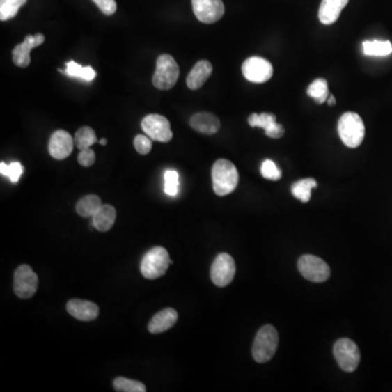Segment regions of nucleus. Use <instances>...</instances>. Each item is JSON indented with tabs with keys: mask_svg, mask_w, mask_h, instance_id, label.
Masks as SVG:
<instances>
[{
	"mask_svg": "<svg viewBox=\"0 0 392 392\" xmlns=\"http://www.w3.org/2000/svg\"><path fill=\"white\" fill-rule=\"evenodd\" d=\"M279 343V336L274 326H262L255 337L253 343L252 354L258 363H267L272 360Z\"/></svg>",
	"mask_w": 392,
	"mask_h": 392,
	"instance_id": "2",
	"label": "nucleus"
},
{
	"mask_svg": "<svg viewBox=\"0 0 392 392\" xmlns=\"http://www.w3.org/2000/svg\"><path fill=\"white\" fill-rule=\"evenodd\" d=\"M297 268L301 275L312 283H325L330 277V268L327 262L314 255L301 256L297 262Z\"/></svg>",
	"mask_w": 392,
	"mask_h": 392,
	"instance_id": "7",
	"label": "nucleus"
},
{
	"mask_svg": "<svg viewBox=\"0 0 392 392\" xmlns=\"http://www.w3.org/2000/svg\"><path fill=\"white\" fill-rule=\"evenodd\" d=\"M24 168L19 162H13L10 165H6L5 163L0 164V173L5 177L9 178L11 182L17 183L20 180Z\"/></svg>",
	"mask_w": 392,
	"mask_h": 392,
	"instance_id": "30",
	"label": "nucleus"
},
{
	"mask_svg": "<svg viewBox=\"0 0 392 392\" xmlns=\"http://www.w3.org/2000/svg\"><path fill=\"white\" fill-rule=\"evenodd\" d=\"M327 103H328V105H329V106L335 105V104H336L335 96L329 95V97H328V100H327Z\"/></svg>",
	"mask_w": 392,
	"mask_h": 392,
	"instance_id": "36",
	"label": "nucleus"
},
{
	"mask_svg": "<svg viewBox=\"0 0 392 392\" xmlns=\"http://www.w3.org/2000/svg\"><path fill=\"white\" fill-rule=\"evenodd\" d=\"M38 287V277L29 265L17 268L13 278V291L20 299H30L36 295Z\"/></svg>",
	"mask_w": 392,
	"mask_h": 392,
	"instance_id": "8",
	"label": "nucleus"
},
{
	"mask_svg": "<svg viewBox=\"0 0 392 392\" xmlns=\"http://www.w3.org/2000/svg\"><path fill=\"white\" fill-rule=\"evenodd\" d=\"M96 156L94 150L91 148H85L81 150L80 154L78 156V162L83 167H91L95 163Z\"/></svg>",
	"mask_w": 392,
	"mask_h": 392,
	"instance_id": "34",
	"label": "nucleus"
},
{
	"mask_svg": "<svg viewBox=\"0 0 392 392\" xmlns=\"http://www.w3.org/2000/svg\"><path fill=\"white\" fill-rule=\"evenodd\" d=\"M362 46L366 56L384 57L392 53V44L389 40H366Z\"/></svg>",
	"mask_w": 392,
	"mask_h": 392,
	"instance_id": "24",
	"label": "nucleus"
},
{
	"mask_svg": "<svg viewBox=\"0 0 392 392\" xmlns=\"http://www.w3.org/2000/svg\"><path fill=\"white\" fill-rule=\"evenodd\" d=\"M192 7L195 17L205 24L216 23L225 15L223 0H192Z\"/></svg>",
	"mask_w": 392,
	"mask_h": 392,
	"instance_id": "11",
	"label": "nucleus"
},
{
	"mask_svg": "<svg viewBox=\"0 0 392 392\" xmlns=\"http://www.w3.org/2000/svg\"><path fill=\"white\" fill-rule=\"evenodd\" d=\"M61 72L65 73L72 78L82 79V80L88 81V82L94 80L96 77L95 70L92 67H90V65L83 67V65H79L75 61H69L67 63L65 70H61Z\"/></svg>",
	"mask_w": 392,
	"mask_h": 392,
	"instance_id": "25",
	"label": "nucleus"
},
{
	"mask_svg": "<svg viewBox=\"0 0 392 392\" xmlns=\"http://www.w3.org/2000/svg\"><path fill=\"white\" fill-rule=\"evenodd\" d=\"M45 36L38 33L36 36H28L24 42L15 46L13 50V61L17 67L26 68L31 63V50L42 45Z\"/></svg>",
	"mask_w": 392,
	"mask_h": 392,
	"instance_id": "14",
	"label": "nucleus"
},
{
	"mask_svg": "<svg viewBox=\"0 0 392 392\" xmlns=\"http://www.w3.org/2000/svg\"><path fill=\"white\" fill-rule=\"evenodd\" d=\"M100 10L106 15H113L117 10V3L115 0H93Z\"/></svg>",
	"mask_w": 392,
	"mask_h": 392,
	"instance_id": "35",
	"label": "nucleus"
},
{
	"mask_svg": "<svg viewBox=\"0 0 392 392\" xmlns=\"http://www.w3.org/2000/svg\"><path fill=\"white\" fill-rule=\"evenodd\" d=\"M249 125L252 127H262L268 138L280 139L285 134L283 125L276 121V116L272 113H252L248 119Z\"/></svg>",
	"mask_w": 392,
	"mask_h": 392,
	"instance_id": "15",
	"label": "nucleus"
},
{
	"mask_svg": "<svg viewBox=\"0 0 392 392\" xmlns=\"http://www.w3.org/2000/svg\"><path fill=\"white\" fill-rule=\"evenodd\" d=\"M308 95L320 105L327 102L328 97H329L327 81L325 79H316L308 86Z\"/></svg>",
	"mask_w": 392,
	"mask_h": 392,
	"instance_id": "26",
	"label": "nucleus"
},
{
	"mask_svg": "<svg viewBox=\"0 0 392 392\" xmlns=\"http://www.w3.org/2000/svg\"><path fill=\"white\" fill-rule=\"evenodd\" d=\"M349 0H322L318 10V18L322 24H334L339 19Z\"/></svg>",
	"mask_w": 392,
	"mask_h": 392,
	"instance_id": "17",
	"label": "nucleus"
},
{
	"mask_svg": "<svg viewBox=\"0 0 392 392\" xmlns=\"http://www.w3.org/2000/svg\"><path fill=\"white\" fill-rule=\"evenodd\" d=\"M334 355L341 370L352 373L361 362V351L356 343L347 338L338 340L334 347Z\"/></svg>",
	"mask_w": 392,
	"mask_h": 392,
	"instance_id": "6",
	"label": "nucleus"
},
{
	"mask_svg": "<svg viewBox=\"0 0 392 392\" xmlns=\"http://www.w3.org/2000/svg\"><path fill=\"white\" fill-rule=\"evenodd\" d=\"M97 142L95 131L90 127H82L77 131L75 135V144L79 150L91 148V146Z\"/></svg>",
	"mask_w": 392,
	"mask_h": 392,
	"instance_id": "27",
	"label": "nucleus"
},
{
	"mask_svg": "<svg viewBox=\"0 0 392 392\" xmlns=\"http://www.w3.org/2000/svg\"><path fill=\"white\" fill-rule=\"evenodd\" d=\"M338 133L345 146L359 148L365 136V125L362 118L355 113H343L338 123Z\"/></svg>",
	"mask_w": 392,
	"mask_h": 392,
	"instance_id": "3",
	"label": "nucleus"
},
{
	"mask_svg": "<svg viewBox=\"0 0 392 392\" xmlns=\"http://www.w3.org/2000/svg\"><path fill=\"white\" fill-rule=\"evenodd\" d=\"M178 320L177 311L173 308H165L152 316L148 324V330L150 334H162L173 327Z\"/></svg>",
	"mask_w": 392,
	"mask_h": 392,
	"instance_id": "18",
	"label": "nucleus"
},
{
	"mask_svg": "<svg viewBox=\"0 0 392 392\" xmlns=\"http://www.w3.org/2000/svg\"><path fill=\"white\" fill-rule=\"evenodd\" d=\"M192 129L203 134H215L219 131L220 121L217 116L210 113H198L190 119Z\"/></svg>",
	"mask_w": 392,
	"mask_h": 392,
	"instance_id": "19",
	"label": "nucleus"
},
{
	"mask_svg": "<svg viewBox=\"0 0 392 392\" xmlns=\"http://www.w3.org/2000/svg\"><path fill=\"white\" fill-rule=\"evenodd\" d=\"M102 206H103L102 200L97 195L90 194L79 201L75 210L81 217L88 218L95 215Z\"/></svg>",
	"mask_w": 392,
	"mask_h": 392,
	"instance_id": "22",
	"label": "nucleus"
},
{
	"mask_svg": "<svg viewBox=\"0 0 392 392\" xmlns=\"http://www.w3.org/2000/svg\"><path fill=\"white\" fill-rule=\"evenodd\" d=\"M235 275V262L231 255L227 253H220L217 255L212 268H210V278L214 285L217 287H227L233 283Z\"/></svg>",
	"mask_w": 392,
	"mask_h": 392,
	"instance_id": "9",
	"label": "nucleus"
},
{
	"mask_svg": "<svg viewBox=\"0 0 392 392\" xmlns=\"http://www.w3.org/2000/svg\"><path fill=\"white\" fill-rule=\"evenodd\" d=\"M317 185L315 179L306 178V179H302V180L293 183L291 192L297 200L303 203H308L311 200V196H312L313 189L317 187Z\"/></svg>",
	"mask_w": 392,
	"mask_h": 392,
	"instance_id": "23",
	"label": "nucleus"
},
{
	"mask_svg": "<svg viewBox=\"0 0 392 392\" xmlns=\"http://www.w3.org/2000/svg\"><path fill=\"white\" fill-rule=\"evenodd\" d=\"M142 130L152 141L167 143L173 139V131L169 120L162 115L146 116L142 120Z\"/></svg>",
	"mask_w": 392,
	"mask_h": 392,
	"instance_id": "10",
	"label": "nucleus"
},
{
	"mask_svg": "<svg viewBox=\"0 0 392 392\" xmlns=\"http://www.w3.org/2000/svg\"><path fill=\"white\" fill-rule=\"evenodd\" d=\"M113 388L118 392H145L146 387L138 380L127 379L125 377L116 378Z\"/></svg>",
	"mask_w": 392,
	"mask_h": 392,
	"instance_id": "29",
	"label": "nucleus"
},
{
	"mask_svg": "<svg viewBox=\"0 0 392 392\" xmlns=\"http://www.w3.org/2000/svg\"><path fill=\"white\" fill-rule=\"evenodd\" d=\"M260 173L265 179L272 181L280 180L281 175H283L281 170L270 159H266L262 162V167H260Z\"/></svg>",
	"mask_w": 392,
	"mask_h": 392,
	"instance_id": "32",
	"label": "nucleus"
},
{
	"mask_svg": "<svg viewBox=\"0 0 392 392\" xmlns=\"http://www.w3.org/2000/svg\"><path fill=\"white\" fill-rule=\"evenodd\" d=\"M242 73L252 83H265L272 79L274 68L264 58L250 57L243 63Z\"/></svg>",
	"mask_w": 392,
	"mask_h": 392,
	"instance_id": "12",
	"label": "nucleus"
},
{
	"mask_svg": "<svg viewBox=\"0 0 392 392\" xmlns=\"http://www.w3.org/2000/svg\"><path fill=\"white\" fill-rule=\"evenodd\" d=\"M173 262L165 248L155 246L144 255L141 262V272L146 279H157L165 275L170 264Z\"/></svg>",
	"mask_w": 392,
	"mask_h": 392,
	"instance_id": "4",
	"label": "nucleus"
},
{
	"mask_svg": "<svg viewBox=\"0 0 392 392\" xmlns=\"http://www.w3.org/2000/svg\"><path fill=\"white\" fill-rule=\"evenodd\" d=\"M180 75V69L173 56L162 55L156 61V70L152 77V84L158 90L173 88Z\"/></svg>",
	"mask_w": 392,
	"mask_h": 392,
	"instance_id": "5",
	"label": "nucleus"
},
{
	"mask_svg": "<svg viewBox=\"0 0 392 392\" xmlns=\"http://www.w3.org/2000/svg\"><path fill=\"white\" fill-rule=\"evenodd\" d=\"M152 139L148 135L139 134L134 139V148L141 155H148L152 150Z\"/></svg>",
	"mask_w": 392,
	"mask_h": 392,
	"instance_id": "33",
	"label": "nucleus"
},
{
	"mask_svg": "<svg viewBox=\"0 0 392 392\" xmlns=\"http://www.w3.org/2000/svg\"><path fill=\"white\" fill-rule=\"evenodd\" d=\"M179 173L175 170H167L165 173V193L169 196H177L179 193Z\"/></svg>",
	"mask_w": 392,
	"mask_h": 392,
	"instance_id": "31",
	"label": "nucleus"
},
{
	"mask_svg": "<svg viewBox=\"0 0 392 392\" xmlns=\"http://www.w3.org/2000/svg\"><path fill=\"white\" fill-rule=\"evenodd\" d=\"M212 189L218 196H226L237 189L239 173L231 162L218 159L212 169Z\"/></svg>",
	"mask_w": 392,
	"mask_h": 392,
	"instance_id": "1",
	"label": "nucleus"
},
{
	"mask_svg": "<svg viewBox=\"0 0 392 392\" xmlns=\"http://www.w3.org/2000/svg\"><path fill=\"white\" fill-rule=\"evenodd\" d=\"M67 311L75 320H82V322L96 320L100 314V308L95 303L79 300V299L69 301L67 304Z\"/></svg>",
	"mask_w": 392,
	"mask_h": 392,
	"instance_id": "16",
	"label": "nucleus"
},
{
	"mask_svg": "<svg viewBox=\"0 0 392 392\" xmlns=\"http://www.w3.org/2000/svg\"><path fill=\"white\" fill-rule=\"evenodd\" d=\"M116 217H117V212L113 206L109 205V204L103 205L98 210L95 215L93 216V226L98 231L106 233L115 225Z\"/></svg>",
	"mask_w": 392,
	"mask_h": 392,
	"instance_id": "21",
	"label": "nucleus"
},
{
	"mask_svg": "<svg viewBox=\"0 0 392 392\" xmlns=\"http://www.w3.org/2000/svg\"><path fill=\"white\" fill-rule=\"evenodd\" d=\"M75 145V139L71 136L70 133L58 130L50 136L48 150L52 157L63 160L71 155Z\"/></svg>",
	"mask_w": 392,
	"mask_h": 392,
	"instance_id": "13",
	"label": "nucleus"
},
{
	"mask_svg": "<svg viewBox=\"0 0 392 392\" xmlns=\"http://www.w3.org/2000/svg\"><path fill=\"white\" fill-rule=\"evenodd\" d=\"M100 145H103V146H105L106 144H107V140H106V139H102V140L100 141Z\"/></svg>",
	"mask_w": 392,
	"mask_h": 392,
	"instance_id": "37",
	"label": "nucleus"
},
{
	"mask_svg": "<svg viewBox=\"0 0 392 392\" xmlns=\"http://www.w3.org/2000/svg\"><path fill=\"white\" fill-rule=\"evenodd\" d=\"M26 3V0H0V20L8 21L15 18L19 9Z\"/></svg>",
	"mask_w": 392,
	"mask_h": 392,
	"instance_id": "28",
	"label": "nucleus"
},
{
	"mask_svg": "<svg viewBox=\"0 0 392 392\" xmlns=\"http://www.w3.org/2000/svg\"><path fill=\"white\" fill-rule=\"evenodd\" d=\"M212 72V65L210 61H201L195 63L187 78V88L190 90H198L205 84Z\"/></svg>",
	"mask_w": 392,
	"mask_h": 392,
	"instance_id": "20",
	"label": "nucleus"
}]
</instances>
